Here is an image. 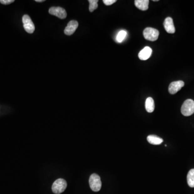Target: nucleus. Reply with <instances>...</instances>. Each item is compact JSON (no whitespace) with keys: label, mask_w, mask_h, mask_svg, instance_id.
<instances>
[{"label":"nucleus","mask_w":194,"mask_h":194,"mask_svg":"<svg viewBox=\"0 0 194 194\" xmlns=\"http://www.w3.org/2000/svg\"><path fill=\"white\" fill-rule=\"evenodd\" d=\"M181 113L186 117H188L194 113V101L192 99L186 100L181 107Z\"/></svg>","instance_id":"f257e3e1"},{"label":"nucleus","mask_w":194,"mask_h":194,"mask_svg":"<svg viewBox=\"0 0 194 194\" xmlns=\"http://www.w3.org/2000/svg\"><path fill=\"white\" fill-rule=\"evenodd\" d=\"M89 184L91 189L93 191H99L102 188V181L100 176L96 174H92L90 177Z\"/></svg>","instance_id":"f03ea898"},{"label":"nucleus","mask_w":194,"mask_h":194,"mask_svg":"<svg viewBox=\"0 0 194 194\" xmlns=\"http://www.w3.org/2000/svg\"><path fill=\"white\" fill-rule=\"evenodd\" d=\"M67 187L66 181L62 179H59L56 180L53 183L52 186V191L56 194H61L64 191Z\"/></svg>","instance_id":"7ed1b4c3"},{"label":"nucleus","mask_w":194,"mask_h":194,"mask_svg":"<svg viewBox=\"0 0 194 194\" xmlns=\"http://www.w3.org/2000/svg\"><path fill=\"white\" fill-rule=\"evenodd\" d=\"M144 39L149 41H155L159 36V31L157 29L153 28H146L143 32Z\"/></svg>","instance_id":"20e7f679"},{"label":"nucleus","mask_w":194,"mask_h":194,"mask_svg":"<svg viewBox=\"0 0 194 194\" xmlns=\"http://www.w3.org/2000/svg\"><path fill=\"white\" fill-rule=\"evenodd\" d=\"M23 27L24 30L29 34H33L35 30V27L31 18L28 15H24L22 18Z\"/></svg>","instance_id":"39448f33"},{"label":"nucleus","mask_w":194,"mask_h":194,"mask_svg":"<svg viewBox=\"0 0 194 194\" xmlns=\"http://www.w3.org/2000/svg\"><path fill=\"white\" fill-rule=\"evenodd\" d=\"M49 12L51 15L57 16L60 19L66 18L67 16L66 10L60 7H52L49 9Z\"/></svg>","instance_id":"423d86ee"},{"label":"nucleus","mask_w":194,"mask_h":194,"mask_svg":"<svg viewBox=\"0 0 194 194\" xmlns=\"http://www.w3.org/2000/svg\"><path fill=\"white\" fill-rule=\"evenodd\" d=\"M185 86V83L182 81H175L170 83L169 85L168 91L171 94L176 93Z\"/></svg>","instance_id":"0eeeda50"},{"label":"nucleus","mask_w":194,"mask_h":194,"mask_svg":"<svg viewBox=\"0 0 194 194\" xmlns=\"http://www.w3.org/2000/svg\"><path fill=\"white\" fill-rule=\"evenodd\" d=\"M78 27V22L75 20L70 21L67 24V27L64 30V34L66 35L70 36L75 32Z\"/></svg>","instance_id":"6e6552de"},{"label":"nucleus","mask_w":194,"mask_h":194,"mask_svg":"<svg viewBox=\"0 0 194 194\" xmlns=\"http://www.w3.org/2000/svg\"><path fill=\"white\" fill-rule=\"evenodd\" d=\"M163 25L165 27V31L169 34H174L175 32V28L174 25L173 20L171 18L168 17L165 18Z\"/></svg>","instance_id":"1a4fd4ad"},{"label":"nucleus","mask_w":194,"mask_h":194,"mask_svg":"<svg viewBox=\"0 0 194 194\" xmlns=\"http://www.w3.org/2000/svg\"><path fill=\"white\" fill-rule=\"evenodd\" d=\"M152 49L149 46H146L139 54V58L142 60H148L152 55Z\"/></svg>","instance_id":"9d476101"},{"label":"nucleus","mask_w":194,"mask_h":194,"mask_svg":"<svg viewBox=\"0 0 194 194\" xmlns=\"http://www.w3.org/2000/svg\"><path fill=\"white\" fill-rule=\"evenodd\" d=\"M149 1L148 0H135V5L139 9L142 11H146L148 9V4Z\"/></svg>","instance_id":"9b49d317"},{"label":"nucleus","mask_w":194,"mask_h":194,"mask_svg":"<svg viewBox=\"0 0 194 194\" xmlns=\"http://www.w3.org/2000/svg\"><path fill=\"white\" fill-rule=\"evenodd\" d=\"M147 141L150 144H154V145H159L161 144L163 142V140L162 139L158 137L156 135H150L147 137Z\"/></svg>","instance_id":"f8f14e48"},{"label":"nucleus","mask_w":194,"mask_h":194,"mask_svg":"<svg viewBox=\"0 0 194 194\" xmlns=\"http://www.w3.org/2000/svg\"><path fill=\"white\" fill-rule=\"evenodd\" d=\"M145 108L146 111L149 113H152L154 111L155 109V104L153 98L151 97L147 98L145 102Z\"/></svg>","instance_id":"ddd939ff"},{"label":"nucleus","mask_w":194,"mask_h":194,"mask_svg":"<svg viewBox=\"0 0 194 194\" xmlns=\"http://www.w3.org/2000/svg\"><path fill=\"white\" fill-rule=\"evenodd\" d=\"M187 182L189 186L194 188V169H191L188 173Z\"/></svg>","instance_id":"4468645a"},{"label":"nucleus","mask_w":194,"mask_h":194,"mask_svg":"<svg viewBox=\"0 0 194 194\" xmlns=\"http://www.w3.org/2000/svg\"><path fill=\"white\" fill-rule=\"evenodd\" d=\"M126 35H127V33L125 30H121L119 31L116 37V40L118 42H122L125 39V37H126Z\"/></svg>","instance_id":"2eb2a0df"},{"label":"nucleus","mask_w":194,"mask_h":194,"mask_svg":"<svg viewBox=\"0 0 194 194\" xmlns=\"http://www.w3.org/2000/svg\"><path fill=\"white\" fill-rule=\"evenodd\" d=\"M88 2L90 3L89 6V10L90 12H93L94 10L98 8V0H89Z\"/></svg>","instance_id":"dca6fc26"},{"label":"nucleus","mask_w":194,"mask_h":194,"mask_svg":"<svg viewBox=\"0 0 194 194\" xmlns=\"http://www.w3.org/2000/svg\"><path fill=\"white\" fill-rule=\"evenodd\" d=\"M117 2L116 0H104L103 2L106 6H111L112 4Z\"/></svg>","instance_id":"f3484780"},{"label":"nucleus","mask_w":194,"mask_h":194,"mask_svg":"<svg viewBox=\"0 0 194 194\" xmlns=\"http://www.w3.org/2000/svg\"><path fill=\"white\" fill-rule=\"evenodd\" d=\"M14 2V0H0L1 3L5 5L11 4L12 3Z\"/></svg>","instance_id":"a211bd4d"},{"label":"nucleus","mask_w":194,"mask_h":194,"mask_svg":"<svg viewBox=\"0 0 194 194\" xmlns=\"http://www.w3.org/2000/svg\"><path fill=\"white\" fill-rule=\"evenodd\" d=\"M35 1L37 2H44V0H35Z\"/></svg>","instance_id":"6ab92c4d"},{"label":"nucleus","mask_w":194,"mask_h":194,"mask_svg":"<svg viewBox=\"0 0 194 194\" xmlns=\"http://www.w3.org/2000/svg\"><path fill=\"white\" fill-rule=\"evenodd\" d=\"M153 1H154V2H157V1H158V0H154Z\"/></svg>","instance_id":"aec40b11"}]
</instances>
